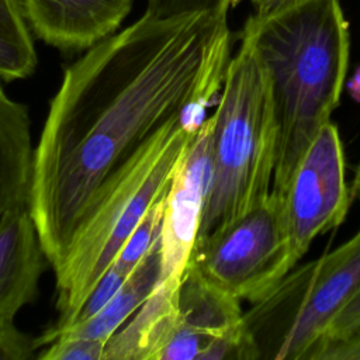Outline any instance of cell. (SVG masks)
I'll return each mask as SVG.
<instances>
[{
	"instance_id": "obj_1",
	"label": "cell",
	"mask_w": 360,
	"mask_h": 360,
	"mask_svg": "<svg viewBox=\"0 0 360 360\" xmlns=\"http://www.w3.org/2000/svg\"><path fill=\"white\" fill-rule=\"evenodd\" d=\"M228 14H143L66 68L34 149L28 204L55 267L94 202L163 128L198 129L231 59Z\"/></svg>"
},
{
	"instance_id": "obj_2",
	"label": "cell",
	"mask_w": 360,
	"mask_h": 360,
	"mask_svg": "<svg viewBox=\"0 0 360 360\" xmlns=\"http://www.w3.org/2000/svg\"><path fill=\"white\" fill-rule=\"evenodd\" d=\"M270 80L278 128L271 193L281 198L304 150L339 104L350 56L340 0H294L242 30Z\"/></svg>"
},
{
	"instance_id": "obj_3",
	"label": "cell",
	"mask_w": 360,
	"mask_h": 360,
	"mask_svg": "<svg viewBox=\"0 0 360 360\" xmlns=\"http://www.w3.org/2000/svg\"><path fill=\"white\" fill-rule=\"evenodd\" d=\"M212 117V173L198 236L235 221L271 193L278 128L269 76L242 32Z\"/></svg>"
},
{
	"instance_id": "obj_4",
	"label": "cell",
	"mask_w": 360,
	"mask_h": 360,
	"mask_svg": "<svg viewBox=\"0 0 360 360\" xmlns=\"http://www.w3.org/2000/svg\"><path fill=\"white\" fill-rule=\"evenodd\" d=\"M181 120L156 134L100 194L53 267L59 319L52 328L72 323L101 276L152 204L169 191L177 165L194 136Z\"/></svg>"
},
{
	"instance_id": "obj_5",
	"label": "cell",
	"mask_w": 360,
	"mask_h": 360,
	"mask_svg": "<svg viewBox=\"0 0 360 360\" xmlns=\"http://www.w3.org/2000/svg\"><path fill=\"white\" fill-rule=\"evenodd\" d=\"M360 291V229L343 245L292 269L245 312L257 359L305 360Z\"/></svg>"
},
{
	"instance_id": "obj_6",
	"label": "cell",
	"mask_w": 360,
	"mask_h": 360,
	"mask_svg": "<svg viewBox=\"0 0 360 360\" xmlns=\"http://www.w3.org/2000/svg\"><path fill=\"white\" fill-rule=\"evenodd\" d=\"M297 264L283 200L270 195L228 225L197 239L188 266L239 301L264 298Z\"/></svg>"
},
{
	"instance_id": "obj_7",
	"label": "cell",
	"mask_w": 360,
	"mask_h": 360,
	"mask_svg": "<svg viewBox=\"0 0 360 360\" xmlns=\"http://www.w3.org/2000/svg\"><path fill=\"white\" fill-rule=\"evenodd\" d=\"M345 169L340 135L329 121L319 128L301 155L281 195L297 262L315 238L336 229L345 221L352 200Z\"/></svg>"
},
{
	"instance_id": "obj_8",
	"label": "cell",
	"mask_w": 360,
	"mask_h": 360,
	"mask_svg": "<svg viewBox=\"0 0 360 360\" xmlns=\"http://www.w3.org/2000/svg\"><path fill=\"white\" fill-rule=\"evenodd\" d=\"M159 360H257L240 301L188 266L179 287L174 329Z\"/></svg>"
},
{
	"instance_id": "obj_9",
	"label": "cell",
	"mask_w": 360,
	"mask_h": 360,
	"mask_svg": "<svg viewBox=\"0 0 360 360\" xmlns=\"http://www.w3.org/2000/svg\"><path fill=\"white\" fill-rule=\"evenodd\" d=\"M212 117L188 142L173 174L159 235L160 273L155 287L177 291L187 271L211 184Z\"/></svg>"
},
{
	"instance_id": "obj_10",
	"label": "cell",
	"mask_w": 360,
	"mask_h": 360,
	"mask_svg": "<svg viewBox=\"0 0 360 360\" xmlns=\"http://www.w3.org/2000/svg\"><path fill=\"white\" fill-rule=\"evenodd\" d=\"M32 32L62 51L89 49L112 35L134 0H21Z\"/></svg>"
},
{
	"instance_id": "obj_11",
	"label": "cell",
	"mask_w": 360,
	"mask_h": 360,
	"mask_svg": "<svg viewBox=\"0 0 360 360\" xmlns=\"http://www.w3.org/2000/svg\"><path fill=\"white\" fill-rule=\"evenodd\" d=\"M45 260L28 201L14 205L0 218V328L34 301Z\"/></svg>"
},
{
	"instance_id": "obj_12",
	"label": "cell",
	"mask_w": 360,
	"mask_h": 360,
	"mask_svg": "<svg viewBox=\"0 0 360 360\" xmlns=\"http://www.w3.org/2000/svg\"><path fill=\"white\" fill-rule=\"evenodd\" d=\"M160 273L159 239L141 263L128 276L111 301L96 315L86 321L73 322L63 328H49L35 338L38 349L63 336L87 338L107 342L142 307L152 294Z\"/></svg>"
},
{
	"instance_id": "obj_13",
	"label": "cell",
	"mask_w": 360,
	"mask_h": 360,
	"mask_svg": "<svg viewBox=\"0 0 360 360\" xmlns=\"http://www.w3.org/2000/svg\"><path fill=\"white\" fill-rule=\"evenodd\" d=\"M32 160L28 111L6 93L0 79V218L28 201Z\"/></svg>"
},
{
	"instance_id": "obj_14",
	"label": "cell",
	"mask_w": 360,
	"mask_h": 360,
	"mask_svg": "<svg viewBox=\"0 0 360 360\" xmlns=\"http://www.w3.org/2000/svg\"><path fill=\"white\" fill-rule=\"evenodd\" d=\"M21 0H0V79L31 76L38 58Z\"/></svg>"
},
{
	"instance_id": "obj_15",
	"label": "cell",
	"mask_w": 360,
	"mask_h": 360,
	"mask_svg": "<svg viewBox=\"0 0 360 360\" xmlns=\"http://www.w3.org/2000/svg\"><path fill=\"white\" fill-rule=\"evenodd\" d=\"M166 198L167 193L152 204L125 242L118 257L114 260L127 274L134 271V269L158 242L166 210Z\"/></svg>"
},
{
	"instance_id": "obj_16",
	"label": "cell",
	"mask_w": 360,
	"mask_h": 360,
	"mask_svg": "<svg viewBox=\"0 0 360 360\" xmlns=\"http://www.w3.org/2000/svg\"><path fill=\"white\" fill-rule=\"evenodd\" d=\"M104 342L94 339L63 336L46 345L38 357L44 360H104Z\"/></svg>"
},
{
	"instance_id": "obj_17",
	"label": "cell",
	"mask_w": 360,
	"mask_h": 360,
	"mask_svg": "<svg viewBox=\"0 0 360 360\" xmlns=\"http://www.w3.org/2000/svg\"><path fill=\"white\" fill-rule=\"evenodd\" d=\"M129 274H127L115 262L107 269V271L101 276L98 283L94 285L80 311L77 312L73 322H80L91 318L98 311H101L111 298L117 294V291L122 287ZM72 322V323H73ZM70 325V323H69ZM68 326V325H66Z\"/></svg>"
},
{
	"instance_id": "obj_18",
	"label": "cell",
	"mask_w": 360,
	"mask_h": 360,
	"mask_svg": "<svg viewBox=\"0 0 360 360\" xmlns=\"http://www.w3.org/2000/svg\"><path fill=\"white\" fill-rule=\"evenodd\" d=\"M231 0H148L145 14L153 18H172L193 13L228 14Z\"/></svg>"
},
{
	"instance_id": "obj_19",
	"label": "cell",
	"mask_w": 360,
	"mask_h": 360,
	"mask_svg": "<svg viewBox=\"0 0 360 360\" xmlns=\"http://www.w3.org/2000/svg\"><path fill=\"white\" fill-rule=\"evenodd\" d=\"M307 360H360V328L340 340L316 345Z\"/></svg>"
},
{
	"instance_id": "obj_20",
	"label": "cell",
	"mask_w": 360,
	"mask_h": 360,
	"mask_svg": "<svg viewBox=\"0 0 360 360\" xmlns=\"http://www.w3.org/2000/svg\"><path fill=\"white\" fill-rule=\"evenodd\" d=\"M359 328H360V291L332 319V322L329 323V326L326 328V330L323 332L322 338L319 339V342L316 345L323 343V342L340 340V339L349 336L350 333H353Z\"/></svg>"
},
{
	"instance_id": "obj_21",
	"label": "cell",
	"mask_w": 360,
	"mask_h": 360,
	"mask_svg": "<svg viewBox=\"0 0 360 360\" xmlns=\"http://www.w3.org/2000/svg\"><path fill=\"white\" fill-rule=\"evenodd\" d=\"M292 1L294 0H252L253 7L256 10L255 14H259V15H264V14L277 11Z\"/></svg>"
},
{
	"instance_id": "obj_22",
	"label": "cell",
	"mask_w": 360,
	"mask_h": 360,
	"mask_svg": "<svg viewBox=\"0 0 360 360\" xmlns=\"http://www.w3.org/2000/svg\"><path fill=\"white\" fill-rule=\"evenodd\" d=\"M347 91L356 103H360V65L356 68L354 73L347 82Z\"/></svg>"
},
{
	"instance_id": "obj_23",
	"label": "cell",
	"mask_w": 360,
	"mask_h": 360,
	"mask_svg": "<svg viewBox=\"0 0 360 360\" xmlns=\"http://www.w3.org/2000/svg\"><path fill=\"white\" fill-rule=\"evenodd\" d=\"M350 193H352V198L360 200V165H359V166H357V169H356V173H354V177H353V184H352Z\"/></svg>"
},
{
	"instance_id": "obj_24",
	"label": "cell",
	"mask_w": 360,
	"mask_h": 360,
	"mask_svg": "<svg viewBox=\"0 0 360 360\" xmlns=\"http://www.w3.org/2000/svg\"><path fill=\"white\" fill-rule=\"evenodd\" d=\"M242 0H231V7H236Z\"/></svg>"
}]
</instances>
